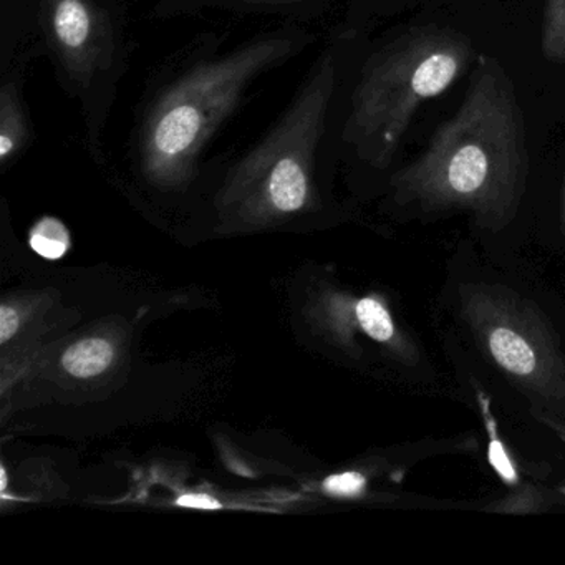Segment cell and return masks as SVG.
<instances>
[{"label":"cell","instance_id":"cell-13","mask_svg":"<svg viewBox=\"0 0 565 565\" xmlns=\"http://www.w3.org/2000/svg\"><path fill=\"white\" fill-rule=\"evenodd\" d=\"M489 462H491L492 468L495 469V472H498L505 482H509V484H515V482H518V471H515L514 465H512L511 459H509L504 446L495 438L494 433H491V441H489Z\"/></svg>","mask_w":565,"mask_h":565},{"label":"cell","instance_id":"cell-11","mask_svg":"<svg viewBox=\"0 0 565 565\" xmlns=\"http://www.w3.org/2000/svg\"><path fill=\"white\" fill-rule=\"evenodd\" d=\"M31 246L45 259H61L68 249V236L57 221L47 220L32 233Z\"/></svg>","mask_w":565,"mask_h":565},{"label":"cell","instance_id":"cell-18","mask_svg":"<svg viewBox=\"0 0 565 565\" xmlns=\"http://www.w3.org/2000/svg\"><path fill=\"white\" fill-rule=\"evenodd\" d=\"M246 2H256V4H273V2H280V0H246Z\"/></svg>","mask_w":565,"mask_h":565},{"label":"cell","instance_id":"cell-6","mask_svg":"<svg viewBox=\"0 0 565 565\" xmlns=\"http://www.w3.org/2000/svg\"><path fill=\"white\" fill-rule=\"evenodd\" d=\"M479 330L488 352L502 370L519 380L541 382L547 376L548 353L532 330L504 309H481Z\"/></svg>","mask_w":565,"mask_h":565},{"label":"cell","instance_id":"cell-10","mask_svg":"<svg viewBox=\"0 0 565 565\" xmlns=\"http://www.w3.org/2000/svg\"><path fill=\"white\" fill-rule=\"evenodd\" d=\"M355 312L360 327L365 330L366 335L372 337L376 342H390L395 337L392 317L379 300L372 299V297L360 300L356 303Z\"/></svg>","mask_w":565,"mask_h":565},{"label":"cell","instance_id":"cell-14","mask_svg":"<svg viewBox=\"0 0 565 565\" xmlns=\"http://www.w3.org/2000/svg\"><path fill=\"white\" fill-rule=\"evenodd\" d=\"M19 317L18 312L11 307H0V342L6 343L11 340V337L18 332Z\"/></svg>","mask_w":565,"mask_h":565},{"label":"cell","instance_id":"cell-2","mask_svg":"<svg viewBox=\"0 0 565 565\" xmlns=\"http://www.w3.org/2000/svg\"><path fill=\"white\" fill-rule=\"evenodd\" d=\"M471 39L441 25H419L380 49L363 67L343 138L365 163H392L416 111L475 67Z\"/></svg>","mask_w":565,"mask_h":565},{"label":"cell","instance_id":"cell-1","mask_svg":"<svg viewBox=\"0 0 565 565\" xmlns=\"http://www.w3.org/2000/svg\"><path fill=\"white\" fill-rule=\"evenodd\" d=\"M527 174V128L514 84L498 58L479 54L465 100L393 183L403 201L502 224L518 210Z\"/></svg>","mask_w":565,"mask_h":565},{"label":"cell","instance_id":"cell-17","mask_svg":"<svg viewBox=\"0 0 565 565\" xmlns=\"http://www.w3.org/2000/svg\"><path fill=\"white\" fill-rule=\"evenodd\" d=\"M562 214H564V221H565V170H564V183H562Z\"/></svg>","mask_w":565,"mask_h":565},{"label":"cell","instance_id":"cell-9","mask_svg":"<svg viewBox=\"0 0 565 565\" xmlns=\"http://www.w3.org/2000/svg\"><path fill=\"white\" fill-rule=\"evenodd\" d=\"M541 51L545 61L565 64V0H545Z\"/></svg>","mask_w":565,"mask_h":565},{"label":"cell","instance_id":"cell-3","mask_svg":"<svg viewBox=\"0 0 565 565\" xmlns=\"http://www.w3.org/2000/svg\"><path fill=\"white\" fill-rule=\"evenodd\" d=\"M290 39L266 38L217 61L198 65L164 92L140 138L145 174L163 186L186 181L217 128L246 88L294 54Z\"/></svg>","mask_w":565,"mask_h":565},{"label":"cell","instance_id":"cell-4","mask_svg":"<svg viewBox=\"0 0 565 565\" xmlns=\"http://www.w3.org/2000/svg\"><path fill=\"white\" fill-rule=\"evenodd\" d=\"M335 88V61L323 54L289 110L234 171L231 194L276 213H297L312 186L313 161Z\"/></svg>","mask_w":565,"mask_h":565},{"label":"cell","instance_id":"cell-15","mask_svg":"<svg viewBox=\"0 0 565 565\" xmlns=\"http://www.w3.org/2000/svg\"><path fill=\"white\" fill-rule=\"evenodd\" d=\"M178 504L186 508L220 509L221 504L214 498L206 494H186L178 499Z\"/></svg>","mask_w":565,"mask_h":565},{"label":"cell","instance_id":"cell-8","mask_svg":"<svg viewBox=\"0 0 565 565\" xmlns=\"http://www.w3.org/2000/svg\"><path fill=\"white\" fill-rule=\"evenodd\" d=\"M114 362V347L104 339H87L65 352L62 365L77 379L100 375Z\"/></svg>","mask_w":565,"mask_h":565},{"label":"cell","instance_id":"cell-7","mask_svg":"<svg viewBox=\"0 0 565 565\" xmlns=\"http://www.w3.org/2000/svg\"><path fill=\"white\" fill-rule=\"evenodd\" d=\"M29 137L28 115L22 107L18 85L9 82L0 92V160L8 163L21 153L28 147Z\"/></svg>","mask_w":565,"mask_h":565},{"label":"cell","instance_id":"cell-16","mask_svg":"<svg viewBox=\"0 0 565 565\" xmlns=\"http://www.w3.org/2000/svg\"><path fill=\"white\" fill-rule=\"evenodd\" d=\"M0 476H2V482H0V489H2V491H6V488H8V475H6V469H2V471H0Z\"/></svg>","mask_w":565,"mask_h":565},{"label":"cell","instance_id":"cell-5","mask_svg":"<svg viewBox=\"0 0 565 565\" xmlns=\"http://www.w3.org/2000/svg\"><path fill=\"white\" fill-rule=\"evenodd\" d=\"M49 41L65 71L88 84L97 72L110 67L114 31L94 0H44Z\"/></svg>","mask_w":565,"mask_h":565},{"label":"cell","instance_id":"cell-12","mask_svg":"<svg viewBox=\"0 0 565 565\" xmlns=\"http://www.w3.org/2000/svg\"><path fill=\"white\" fill-rule=\"evenodd\" d=\"M323 488L327 492L340 498H355L365 488V478L359 472H342V475L330 476Z\"/></svg>","mask_w":565,"mask_h":565}]
</instances>
